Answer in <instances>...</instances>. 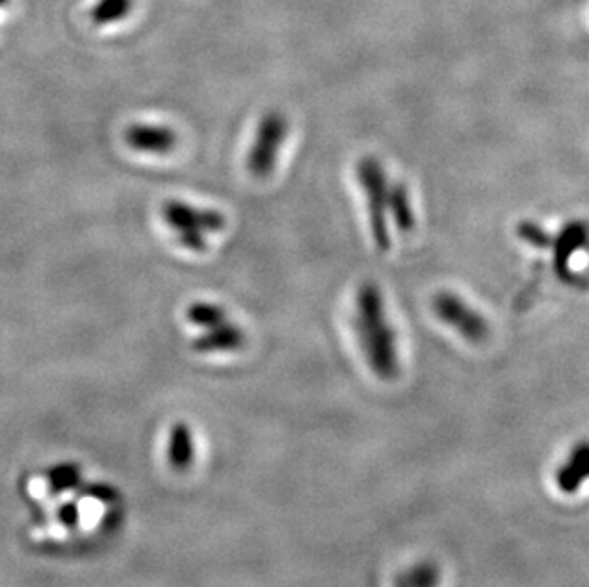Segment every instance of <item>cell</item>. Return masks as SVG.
Wrapping results in <instances>:
<instances>
[{
    "mask_svg": "<svg viewBox=\"0 0 589 587\" xmlns=\"http://www.w3.org/2000/svg\"><path fill=\"white\" fill-rule=\"evenodd\" d=\"M86 494H89V496H94V498L100 500H115V496H117V494H115V491H113V488H110V486L100 485L90 486L89 491H86Z\"/></svg>",
    "mask_w": 589,
    "mask_h": 587,
    "instance_id": "cell-19",
    "label": "cell"
},
{
    "mask_svg": "<svg viewBox=\"0 0 589 587\" xmlns=\"http://www.w3.org/2000/svg\"><path fill=\"white\" fill-rule=\"evenodd\" d=\"M49 481L54 492L71 491L81 483V470L75 464L58 465L50 472Z\"/></svg>",
    "mask_w": 589,
    "mask_h": 587,
    "instance_id": "cell-16",
    "label": "cell"
},
{
    "mask_svg": "<svg viewBox=\"0 0 589 587\" xmlns=\"http://www.w3.org/2000/svg\"><path fill=\"white\" fill-rule=\"evenodd\" d=\"M124 142L128 147L140 153H157L166 155L178 145V136L166 126L152 124H132L124 131Z\"/></svg>",
    "mask_w": 589,
    "mask_h": 587,
    "instance_id": "cell-8",
    "label": "cell"
},
{
    "mask_svg": "<svg viewBox=\"0 0 589 587\" xmlns=\"http://www.w3.org/2000/svg\"><path fill=\"white\" fill-rule=\"evenodd\" d=\"M163 218L166 224L178 231V229H199L203 233H218L226 227V216L218 210H206L197 206L186 205L182 200L170 198L166 200L163 208Z\"/></svg>",
    "mask_w": 589,
    "mask_h": 587,
    "instance_id": "cell-6",
    "label": "cell"
},
{
    "mask_svg": "<svg viewBox=\"0 0 589 587\" xmlns=\"http://www.w3.org/2000/svg\"><path fill=\"white\" fill-rule=\"evenodd\" d=\"M432 309L433 313L437 315V319L445 322L446 327L456 330L466 342L475 343V346L487 342V338L490 336L487 319L477 313L469 303H466L456 294L448 292V290L435 294Z\"/></svg>",
    "mask_w": 589,
    "mask_h": 587,
    "instance_id": "cell-4",
    "label": "cell"
},
{
    "mask_svg": "<svg viewBox=\"0 0 589 587\" xmlns=\"http://www.w3.org/2000/svg\"><path fill=\"white\" fill-rule=\"evenodd\" d=\"M247 346V332L231 322L218 327L206 328L203 334L193 340L192 348L197 353H219V351H237Z\"/></svg>",
    "mask_w": 589,
    "mask_h": 587,
    "instance_id": "cell-9",
    "label": "cell"
},
{
    "mask_svg": "<svg viewBox=\"0 0 589 587\" xmlns=\"http://www.w3.org/2000/svg\"><path fill=\"white\" fill-rule=\"evenodd\" d=\"M557 491L572 496L578 494L589 481V439H582L570 449L559 467L556 470Z\"/></svg>",
    "mask_w": 589,
    "mask_h": 587,
    "instance_id": "cell-7",
    "label": "cell"
},
{
    "mask_svg": "<svg viewBox=\"0 0 589 587\" xmlns=\"http://www.w3.org/2000/svg\"><path fill=\"white\" fill-rule=\"evenodd\" d=\"M176 239L179 245L184 246L189 253L203 254L208 250V243H206L205 233L199 229H178Z\"/></svg>",
    "mask_w": 589,
    "mask_h": 587,
    "instance_id": "cell-17",
    "label": "cell"
},
{
    "mask_svg": "<svg viewBox=\"0 0 589 587\" xmlns=\"http://www.w3.org/2000/svg\"><path fill=\"white\" fill-rule=\"evenodd\" d=\"M517 237H519L525 245L538 248V250L551 248V243H554V237H551L540 224L530 222V219H525V222H521V224L517 226Z\"/></svg>",
    "mask_w": 589,
    "mask_h": 587,
    "instance_id": "cell-15",
    "label": "cell"
},
{
    "mask_svg": "<svg viewBox=\"0 0 589 587\" xmlns=\"http://www.w3.org/2000/svg\"><path fill=\"white\" fill-rule=\"evenodd\" d=\"M131 0H100V4L92 12V20L97 25H107L113 21L123 20L131 12Z\"/></svg>",
    "mask_w": 589,
    "mask_h": 587,
    "instance_id": "cell-14",
    "label": "cell"
},
{
    "mask_svg": "<svg viewBox=\"0 0 589 587\" xmlns=\"http://www.w3.org/2000/svg\"><path fill=\"white\" fill-rule=\"evenodd\" d=\"M355 330L372 372L384 382L395 380L401 370L397 336L388 321L382 290L372 280L356 290Z\"/></svg>",
    "mask_w": 589,
    "mask_h": 587,
    "instance_id": "cell-1",
    "label": "cell"
},
{
    "mask_svg": "<svg viewBox=\"0 0 589 587\" xmlns=\"http://www.w3.org/2000/svg\"><path fill=\"white\" fill-rule=\"evenodd\" d=\"M187 321L200 328H214L227 322L226 309L210 301H195L186 311Z\"/></svg>",
    "mask_w": 589,
    "mask_h": 587,
    "instance_id": "cell-13",
    "label": "cell"
},
{
    "mask_svg": "<svg viewBox=\"0 0 589 587\" xmlns=\"http://www.w3.org/2000/svg\"><path fill=\"white\" fill-rule=\"evenodd\" d=\"M195 449H193L192 430L184 422L174 424L170 433V446H168V460L174 470L184 472L193 464Z\"/></svg>",
    "mask_w": 589,
    "mask_h": 587,
    "instance_id": "cell-12",
    "label": "cell"
},
{
    "mask_svg": "<svg viewBox=\"0 0 589 587\" xmlns=\"http://www.w3.org/2000/svg\"><path fill=\"white\" fill-rule=\"evenodd\" d=\"M356 179L366 195L369 208V224H371L372 239L380 253H388L391 248L390 213H388V193L390 179L385 174L384 164L376 157L366 155L359 158L355 168Z\"/></svg>",
    "mask_w": 589,
    "mask_h": 587,
    "instance_id": "cell-2",
    "label": "cell"
},
{
    "mask_svg": "<svg viewBox=\"0 0 589 587\" xmlns=\"http://www.w3.org/2000/svg\"><path fill=\"white\" fill-rule=\"evenodd\" d=\"M60 519H62L63 525L76 526V523H79V509H76L75 504H65L60 509Z\"/></svg>",
    "mask_w": 589,
    "mask_h": 587,
    "instance_id": "cell-18",
    "label": "cell"
},
{
    "mask_svg": "<svg viewBox=\"0 0 589 587\" xmlns=\"http://www.w3.org/2000/svg\"><path fill=\"white\" fill-rule=\"evenodd\" d=\"M589 246V226L582 219H572L569 224L562 226L561 231L557 235L554 243H551V250H554V271H556L557 279L569 285V287H578V275L572 271L570 260L576 253H580L583 248Z\"/></svg>",
    "mask_w": 589,
    "mask_h": 587,
    "instance_id": "cell-5",
    "label": "cell"
},
{
    "mask_svg": "<svg viewBox=\"0 0 589 587\" xmlns=\"http://www.w3.org/2000/svg\"><path fill=\"white\" fill-rule=\"evenodd\" d=\"M288 131V119L281 111H268L261 116L247 158V168L254 178L266 179L273 174Z\"/></svg>",
    "mask_w": 589,
    "mask_h": 587,
    "instance_id": "cell-3",
    "label": "cell"
},
{
    "mask_svg": "<svg viewBox=\"0 0 589 587\" xmlns=\"http://www.w3.org/2000/svg\"><path fill=\"white\" fill-rule=\"evenodd\" d=\"M393 587H441V567L432 559L416 560L397 574Z\"/></svg>",
    "mask_w": 589,
    "mask_h": 587,
    "instance_id": "cell-11",
    "label": "cell"
},
{
    "mask_svg": "<svg viewBox=\"0 0 589 587\" xmlns=\"http://www.w3.org/2000/svg\"><path fill=\"white\" fill-rule=\"evenodd\" d=\"M388 213L399 233H411L416 227V214L412 208L411 193L403 182H390Z\"/></svg>",
    "mask_w": 589,
    "mask_h": 587,
    "instance_id": "cell-10",
    "label": "cell"
}]
</instances>
